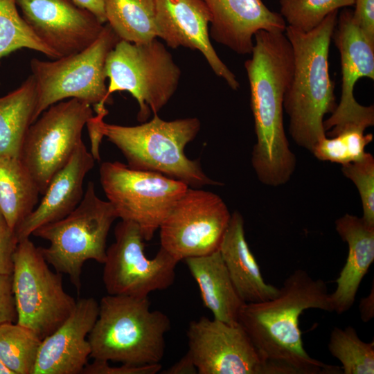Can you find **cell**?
<instances>
[{
	"label": "cell",
	"instance_id": "30bf717a",
	"mask_svg": "<svg viewBox=\"0 0 374 374\" xmlns=\"http://www.w3.org/2000/svg\"><path fill=\"white\" fill-rule=\"evenodd\" d=\"M100 181L118 218L136 224L146 241L188 188L161 173L134 170L118 161L101 164Z\"/></svg>",
	"mask_w": 374,
	"mask_h": 374
},
{
	"label": "cell",
	"instance_id": "9c48e42d",
	"mask_svg": "<svg viewBox=\"0 0 374 374\" xmlns=\"http://www.w3.org/2000/svg\"><path fill=\"white\" fill-rule=\"evenodd\" d=\"M12 289L18 324L43 339L70 316L76 301L64 291L62 274L53 271L30 238L18 242L13 254Z\"/></svg>",
	"mask_w": 374,
	"mask_h": 374
},
{
	"label": "cell",
	"instance_id": "ba28073f",
	"mask_svg": "<svg viewBox=\"0 0 374 374\" xmlns=\"http://www.w3.org/2000/svg\"><path fill=\"white\" fill-rule=\"evenodd\" d=\"M105 74L109 80L106 102L114 92L130 93L139 104L138 121L145 122L172 97L181 70L157 38L145 43L120 39L107 57Z\"/></svg>",
	"mask_w": 374,
	"mask_h": 374
},
{
	"label": "cell",
	"instance_id": "836d02e7",
	"mask_svg": "<svg viewBox=\"0 0 374 374\" xmlns=\"http://www.w3.org/2000/svg\"><path fill=\"white\" fill-rule=\"evenodd\" d=\"M18 244L15 231L0 213V276L12 275L13 254Z\"/></svg>",
	"mask_w": 374,
	"mask_h": 374
},
{
	"label": "cell",
	"instance_id": "1f68e13d",
	"mask_svg": "<svg viewBox=\"0 0 374 374\" xmlns=\"http://www.w3.org/2000/svg\"><path fill=\"white\" fill-rule=\"evenodd\" d=\"M344 175L356 186L363 208L362 218L374 225V158L366 152L364 157L355 162L342 166Z\"/></svg>",
	"mask_w": 374,
	"mask_h": 374
},
{
	"label": "cell",
	"instance_id": "8fae6325",
	"mask_svg": "<svg viewBox=\"0 0 374 374\" xmlns=\"http://www.w3.org/2000/svg\"><path fill=\"white\" fill-rule=\"evenodd\" d=\"M93 116L91 105L71 98L50 106L30 125L20 159L40 194H44L51 179L82 142V130Z\"/></svg>",
	"mask_w": 374,
	"mask_h": 374
},
{
	"label": "cell",
	"instance_id": "7402d4cb",
	"mask_svg": "<svg viewBox=\"0 0 374 374\" xmlns=\"http://www.w3.org/2000/svg\"><path fill=\"white\" fill-rule=\"evenodd\" d=\"M219 251L231 281L244 303L275 298L279 288L267 284L245 238L244 222L238 211L231 214Z\"/></svg>",
	"mask_w": 374,
	"mask_h": 374
},
{
	"label": "cell",
	"instance_id": "d4e9b609",
	"mask_svg": "<svg viewBox=\"0 0 374 374\" xmlns=\"http://www.w3.org/2000/svg\"><path fill=\"white\" fill-rule=\"evenodd\" d=\"M36 106V90L30 75L16 89L0 96V156L20 157Z\"/></svg>",
	"mask_w": 374,
	"mask_h": 374
},
{
	"label": "cell",
	"instance_id": "4dcf8cb0",
	"mask_svg": "<svg viewBox=\"0 0 374 374\" xmlns=\"http://www.w3.org/2000/svg\"><path fill=\"white\" fill-rule=\"evenodd\" d=\"M355 0H280V15L288 26L309 32L332 12L354 6Z\"/></svg>",
	"mask_w": 374,
	"mask_h": 374
},
{
	"label": "cell",
	"instance_id": "7c38bea8",
	"mask_svg": "<svg viewBox=\"0 0 374 374\" xmlns=\"http://www.w3.org/2000/svg\"><path fill=\"white\" fill-rule=\"evenodd\" d=\"M114 237L103 262V280L108 294L148 297L152 292L172 285L179 261L161 247L154 258H148L136 224L121 220Z\"/></svg>",
	"mask_w": 374,
	"mask_h": 374
},
{
	"label": "cell",
	"instance_id": "5b68a950",
	"mask_svg": "<svg viewBox=\"0 0 374 374\" xmlns=\"http://www.w3.org/2000/svg\"><path fill=\"white\" fill-rule=\"evenodd\" d=\"M98 126L132 169L161 173L190 188L222 185L204 173L198 160H191L185 154V147L199 132L197 118L168 121L156 114L151 121L139 125L109 124L102 118Z\"/></svg>",
	"mask_w": 374,
	"mask_h": 374
},
{
	"label": "cell",
	"instance_id": "52a82bcc",
	"mask_svg": "<svg viewBox=\"0 0 374 374\" xmlns=\"http://www.w3.org/2000/svg\"><path fill=\"white\" fill-rule=\"evenodd\" d=\"M119 40L107 24L96 41L78 53L53 61L32 59L36 90L33 122L50 106L67 98L85 101L96 114L107 115L105 62Z\"/></svg>",
	"mask_w": 374,
	"mask_h": 374
},
{
	"label": "cell",
	"instance_id": "8d00e7d4",
	"mask_svg": "<svg viewBox=\"0 0 374 374\" xmlns=\"http://www.w3.org/2000/svg\"><path fill=\"white\" fill-rule=\"evenodd\" d=\"M105 116V114H96L91 118L86 124L91 141V154L94 159L98 161H100V159L99 146L104 137L100 130L98 123L99 121Z\"/></svg>",
	"mask_w": 374,
	"mask_h": 374
},
{
	"label": "cell",
	"instance_id": "ab89813d",
	"mask_svg": "<svg viewBox=\"0 0 374 374\" xmlns=\"http://www.w3.org/2000/svg\"><path fill=\"white\" fill-rule=\"evenodd\" d=\"M360 317L363 322H368L374 317L373 283L369 294L361 299L359 305Z\"/></svg>",
	"mask_w": 374,
	"mask_h": 374
},
{
	"label": "cell",
	"instance_id": "3957f363",
	"mask_svg": "<svg viewBox=\"0 0 374 374\" xmlns=\"http://www.w3.org/2000/svg\"><path fill=\"white\" fill-rule=\"evenodd\" d=\"M338 11L330 13L309 32L288 26L285 31L293 50L294 71L283 107L290 118L292 139L310 152L326 136L324 116L337 107L328 57Z\"/></svg>",
	"mask_w": 374,
	"mask_h": 374
},
{
	"label": "cell",
	"instance_id": "8992f818",
	"mask_svg": "<svg viewBox=\"0 0 374 374\" xmlns=\"http://www.w3.org/2000/svg\"><path fill=\"white\" fill-rule=\"evenodd\" d=\"M117 214L108 201L101 199L89 181L82 199L65 217L37 229L32 235L48 240V247H39L48 265L57 272L69 276L79 290L85 262L103 264L109 229Z\"/></svg>",
	"mask_w": 374,
	"mask_h": 374
},
{
	"label": "cell",
	"instance_id": "d6a6232c",
	"mask_svg": "<svg viewBox=\"0 0 374 374\" xmlns=\"http://www.w3.org/2000/svg\"><path fill=\"white\" fill-rule=\"evenodd\" d=\"M109 362L93 359L87 363L82 374H156L161 371V364H152L134 365L122 364L121 366H110Z\"/></svg>",
	"mask_w": 374,
	"mask_h": 374
},
{
	"label": "cell",
	"instance_id": "f35d334b",
	"mask_svg": "<svg viewBox=\"0 0 374 374\" xmlns=\"http://www.w3.org/2000/svg\"><path fill=\"white\" fill-rule=\"evenodd\" d=\"M94 15L102 23L106 22L103 0H71Z\"/></svg>",
	"mask_w": 374,
	"mask_h": 374
},
{
	"label": "cell",
	"instance_id": "2e32d148",
	"mask_svg": "<svg viewBox=\"0 0 374 374\" xmlns=\"http://www.w3.org/2000/svg\"><path fill=\"white\" fill-rule=\"evenodd\" d=\"M33 33L59 57L93 43L104 24L71 0H16Z\"/></svg>",
	"mask_w": 374,
	"mask_h": 374
},
{
	"label": "cell",
	"instance_id": "e575fe53",
	"mask_svg": "<svg viewBox=\"0 0 374 374\" xmlns=\"http://www.w3.org/2000/svg\"><path fill=\"white\" fill-rule=\"evenodd\" d=\"M17 314L12 289V275L0 276V325L17 322Z\"/></svg>",
	"mask_w": 374,
	"mask_h": 374
},
{
	"label": "cell",
	"instance_id": "d6986e66",
	"mask_svg": "<svg viewBox=\"0 0 374 374\" xmlns=\"http://www.w3.org/2000/svg\"><path fill=\"white\" fill-rule=\"evenodd\" d=\"M211 14L209 35L215 42L240 55L251 54L253 37L261 30L285 33L280 13L262 0H203Z\"/></svg>",
	"mask_w": 374,
	"mask_h": 374
},
{
	"label": "cell",
	"instance_id": "7a4b0ae2",
	"mask_svg": "<svg viewBox=\"0 0 374 374\" xmlns=\"http://www.w3.org/2000/svg\"><path fill=\"white\" fill-rule=\"evenodd\" d=\"M312 308L334 312L326 283L301 269L287 277L275 298L242 305L238 323L274 374L342 373L340 367L310 357L303 347L299 317Z\"/></svg>",
	"mask_w": 374,
	"mask_h": 374
},
{
	"label": "cell",
	"instance_id": "d590c367",
	"mask_svg": "<svg viewBox=\"0 0 374 374\" xmlns=\"http://www.w3.org/2000/svg\"><path fill=\"white\" fill-rule=\"evenodd\" d=\"M354 21L374 44V0H355Z\"/></svg>",
	"mask_w": 374,
	"mask_h": 374
},
{
	"label": "cell",
	"instance_id": "e0dca14e",
	"mask_svg": "<svg viewBox=\"0 0 374 374\" xmlns=\"http://www.w3.org/2000/svg\"><path fill=\"white\" fill-rule=\"evenodd\" d=\"M211 20L203 0H155L157 37L172 48L179 46L199 51L214 73L233 90L240 87L235 74L214 49L209 35Z\"/></svg>",
	"mask_w": 374,
	"mask_h": 374
},
{
	"label": "cell",
	"instance_id": "4fadbf2b",
	"mask_svg": "<svg viewBox=\"0 0 374 374\" xmlns=\"http://www.w3.org/2000/svg\"><path fill=\"white\" fill-rule=\"evenodd\" d=\"M231 217L219 195L188 187L159 226L160 247L179 262L215 252Z\"/></svg>",
	"mask_w": 374,
	"mask_h": 374
},
{
	"label": "cell",
	"instance_id": "484cf974",
	"mask_svg": "<svg viewBox=\"0 0 374 374\" xmlns=\"http://www.w3.org/2000/svg\"><path fill=\"white\" fill-rule=\"evenodd\" d=\"M106 22L120 39L145 43L157 37L155 0H103Z\"/></svg>",
	"mask_w": 374,
	"mask_h": 374
},
{
	"label": "cell",
	"instance_id": "9a60e30c",
	"mask_svg": "<svg viewBox=\"0 0 374 374\" xmlns=\"http://www.w3.org/2000/svg\"><path fill=\"white\" fill-rule=\"evenodd\" d=\"M187 337L199 374H274L239 323L202 317L190 321Z\"/></svg>",
	"mask_w": 374,
	"mask_h": 374
},
{
	"label": "cell",
	"instance_id": "83f0119b",
	"mask_svg": "<svg viewBox=\"0 0 374 374\" xmlns=\"http://www.w3.org/2000/svg\"><path fill=\"white\" fill-rule=\"evenodd\" d=\"M328 347L331 355L341 362L342 373H374V341H363L353 327H335Z\"/></svg>",
	"mask_w": 374,
	"mask_h": 374
},
{
	"label": "cell",
	"instance_id": "f1b7e54d",
	"mask_svg": "<svg viewBox=\"0 0 374 374\" xmlns=\"http://www.w3.org/2000/svg\"><path fill=\"white\" fill-rule=\"evenodd\" d=\"M16 0H0V60L26 48L53 59L59 56L32 31L18 12Z\"/></svg>",
	"mask_w": 374,
	"mask_h": 374
},
{
	"label": "cell",
	"instance_id": "ac0fdd59",
	"mask_svg": "<svg viewBox=\"0 0 374 374\" xmlns=\"http://www.w3.org/2000/svg\"><path fill=\"white\" fill-rule=\"evenodd\" d=\"M98 313L95 299H79L66 320L42 340L33 374H82L91 353L87 338Z\"/></svg>",
	"mask_w": 374,
	"mask_h": 374
},
{
	"label": "cell",
	"instance_id": "277c9868",
	"mask_svg": "<svg viewBox=\"0 0 374 374\" xmlns=\"http://www.w3.org/2000/svg\"><path fill=\"white\" fill-rule=\"evenodd\" d=\"M168 317L152 310L148 297L103 296L88 335L93 359L134 365L158 364L166 348Z\"/></svg>",
	"mask_w": 374,
	"mask_h": 374
},
{
	"label": "cell",
	"instance_id": "4316f807",
	"mask_svg": "<svg viewBox=\"0 0 374 374\" xmlns=\"http://www.w3.org/2000/svg\"><path fill=\"white\" fill-rule=\"evenodd\" d=\"M41 342L17 323L0 325V359L14 374H33Z\"/></svg>",
	"mask_w": 374,
	"mask_h": 374
},
{
	"label": "cell",
	"instance_id": "6da1fadb",
	"mask_svg": "<svg viewBox=\"0 0 374 374\" xmlns=\"http://www.w3.org/2000/svg\"><path fill=\"white\" fill-rule=\"evenodd\" d=\"M251 57L244 62L256 143L251 163L258 180L276 187L286 184L296 168L283 123V103L293 76L294 53L284 33L258 31Z\"/></svg>",
	"mask_w": 374,
	"mask_h": 374
},
{
	"label": "cell",
	"instance_id": "44dd1931",
	"mask_svg": "<svg viewBox=\"0 0 374 374\" xmlns=\"http://www.w3.org/2000/svg\"><path fill=\"white\" fill-rule=\"evenodd\" d=\"M335 229L348 248L336 289L330 293L333 310L341 314L353 306L362 280L374 261V225L362 217L346 214L335 221Z\"/></svg>",
	"mask_w": 374,
	"mask_h": 374
},
{
	"label": "cell",
	"instance_id": "5bb4252c",
	"mask_svg": "<svg viewBox=\"0 0 374 374\" xmlns=\"http://www.w3.org/2000/svg\"><path fill=\"white\" fill-rule=\"evenodd\" d=\"M332 39L340 53L341 94L331 116L323 121L326 136L332 137L348 127L363 130L374 125L373 105L363 106L355 98L359 79L374 80V44L353 20V10L344 8L338 14Z\"/></svg>",
	"mask_w": 374,
	"mask_h": 374
},
{
	"label": "cell",
	"instance_id": "ffe728a7",
	"mask_svg": "<svg viewBox=\"0 0 374 374\" xmlns=\"http://www.w3.org/2000/svg\"><path fill=\"white\" fill-rule=\"evenodd\" d=\"M94 161L82 141L51 179L39 204L16 227L18 242L30 238L39 227L65 217L78 206L84 195V179Z\"/></svg>",
	"mask_w": 374,
	"mask_h": 374
},
{
	"label": "cell",
	"instance_id": "cb8c5ba5",
	"mask_svg": "<svg viewBox=\"0 0 374 374\" xmlns=\"http://www.w3.org/2000/svg\"><path fill=\"white\" fill-rule=\"evenodd\" d=\"M39 194L20 157L0 156V213L11 229L34 210Z\"/></svg>",
	"mask_w": 374,
	"mask_h": 374
},
{
	"label": "cell",
	"instance_id": "603a6c76",
	"mask_svg": "<svg viewBox=\"0 0 374 374\" xmlns=\"http://www.w3.org/2000/svg\"><path fill=\"white\" fill-rule=\"evenodd\" d=\"M184 261L197 282L204 306L214 319L229 324L238 323L240 311L245 303L238 295L219 250Z\"/></svg>",
	"mask_w": 374,
	"mask_h": 374
},
{
	"label": "cell",
	"instance_id": "f546056e",
	"mask_svg": "<svg viewBox=\"0 0 374 374\" xmlns=\"http://www.w3.org/2000/svg\"><path fill=\"white\" fill-rule=\"evenodd\" d=\"M359 127H348L332 137L326 136L313 148L312 153L321 161L339 163L341 166L362 159L365 148L372 142L373 135L364 134Z\"/></svg>",
	"mask_w": 374,
	"mask_h": 374
},
{
	"label": "cell",
	"instance_id": "74e56055",
	"mask_svg": "<svg viewBox=\"0 0 374 374\" xmlns=\"http://www.w3.org/2000/svg\"><path fill=\"white\" fill-rule=\"evenodd\" d=\"M164 374H196L197 370L196 366L187 352V353L181 357L178 362L174 364L172 366L161 372Z\"/></svg>",
	"mask_w": 374,
	"mask_h": 374
},
{
	"label": "cell",
	"instance_id": "60d3db41",
	"mask_svg": "<svg viewBox=\"0 0 374 374\" xmlns=\"http://www.w3.org/2000/svg\"><path fill=\"white\" fill-rule=\"evenodd\" d=\"M0 374H14L0 359Z\"/></svg>",
	"mask_w": 374,
	"mask_h": 374
}]
</instances>
